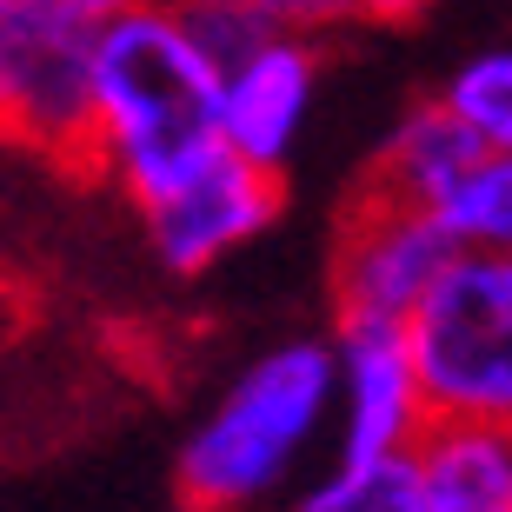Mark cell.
I'll use <instances>...</instances> for the list:
<instances>
[{
    "label": "cell",
    "instance_id": "6da1fadb",
    "mask_svg": "<svg viewBox=\"0 0 512 512\" xmlns=\"http://www.w3.org/2000/svg\"><path fill=\"white\" fill-rule=\"evenodd\" d=\"M213 67L167 0H133L94 27L87 60V173L114 180L133 207L173 187L220 147Z\"/></svg>",
    "mask_w": 512,
    "mask_h": 512
},
{
    "label": "cell",
    "instance_id": "7a4b0ae2",
    "mask_svg": "<svg viewBox=\"0 0 512 512\" xmlns=\"http://www.w3.org/2000/svg\"><path fill=\"white\" fill-rule=\"evenodd\" d=\"M333 439V346L326 333L253 353L180 439V499L207 512H273Z\"/></svg>",
    "mask_w": 512,
    "mask_h": 512
},
{
    "label": "cell",
    "instance_id": "3957f363",
    "mask_svg": "<svg viewBox=\"0 0 512 512\" xmlns=\"http://www.w3.org/2000/svg\"><path fill=\"white\" fill-rule=\"evenodd\" d=\"M426 419L512 426V253L459 247L399 320Z\"/></svg>",
    "mask_w": 512,
    "mask_h": 512
},
{
    "label": "cell",
    "instance_id": "277c9868",
    "mask_svg": "<svg viewBox=\"0 0 512 512\" xmlns=\"http://www.w3.org/2000/svg\"><path fill=\"white\" fill-rule=\"evenodd\" d=\"M94 27L60 0H0V140L87 173Z\"/></svg>",
    "mask_w": 512,
    "mask_h": 512
},
{
    "label": "cell",
    "instance_id": "5b68a950",
    "mask_svg": "<svg viewBox=\"0 0 512 512\" xmlns=\"http://www.w3.org/2000/svg\"><path fill=\"white\" fill-rule=\"evenodd\" d=\"M273 220H280V173L253 167L227 147H213L193 173H180L173 187L140 200L147 247L173 273H213L247 240H260Z\"/></svg>",
    "mask_w": 512,
    "mask_h": 512
},
{
    "label": "cell",
    "instance_id": "8992f818",
    "mask_svg": "<svg viewBox=\"0 0 512 512\" xmlns=\"http://www.w3.org/2000/svg\"><path fill=\"white\" fill-rule=\"evenodd\" d=\"M453 240L386 187H366L340 220L333 247V313L340 320H406L433 273L453 260Z\"/></svg>",
    "mask_w": 512,
    "mask_h": 512
},
{
    "label": "cell",
    "instance_id": "52a82bcc",
    "mask_svg": "<svg viewBox=\"0 0 512 512\" xmlns=\"http://www.w3.org/2000/svg\"><path fill=\"white\" fill-rule=\"evenodd\" d=\"M333 459H399L426 426L393 320H333Z\"/></svg>",
    "mask_w": 512,
    "mask_h": 512
},
{
    "label": "cell",
    "instance_id": "ba28073f",
    "mask_svg": "<svg viewBox=\"0 0 512 512\" xmlns=\"http://www.w3.org/2000/svg\"><path fill=\"white\" fill-rule=\"evenodd\" d=\"M320 100V54L300 34H266L247 54H233L213 87V127L220 147L266 173H286L300 153V133Z\"/></svg>",
    "mask_w": 512,
    "mask_h": 512
},
{
    "label": "cell",
    "instance_id": "9c48e42d",
    "mask_svg": "<svg viewBox=\"0 0 512 512\" xmlns=\"http://www.w3.org/2000/svg\"><path fill=\"white\" fill-rule=\"evenodd\" d=\"M399 459L413 512H512V426L499 419H426Z\"/></svg>",
    "mask_w": 512,
    "mask_h": 512
},
{
    "label": "cell",
    "instance_id": "30bf717a",
    "mask_svg": "<svg viewBox=\"0 0 512 512\" xmlns=\"http://www.w3.org/2000/svg\"><path fill=\"white\" fill-rule=\"evenodd\" d=\"M479 153H486V140H473L439 100H413V107L393 120V133H386L380 167H373V187L426 207V200H433L466 160H479Z\"/></svg>",
    "mask_w": 512,
    "mask_h": 512
},
{
    "label": "cell",
    "instance_id": "8fae6325",
    "mask_svg": "<svg viewBox=\"0 0 512 512\" xmlns=\"http://www.w3.org/2000/svg\"><path fill=\"white\" fill-rule=\"evenodd\" d=\"M419 213H426L453 247L506 253L512 247V153L486 147L479 160H466V167H459Z\"/></svg>",
    "mask_w": 512,
    "mask_h": 512
},
{
    "label": "cell",
    "instance_id": "7c38bea8",
    "mask_svg": "<svg viewBox=\"0 0 512 512\" xmlns=\"http://www.w3.org/2000/svg\"><path fill=\"white\" fill-rule=\"evenodd\" d=\"M273 512H413L406 459H333L326 473H306Z\"/></svg>",
    "mask_w": 512,
    "mask_h": 512
},
{
    "label": "cell",
    "instance_id": "4fadbf2b",
    "mask_svg": "<svg viewBox=\"0 0 512 512\" xmlns=\"http://www.w3.org/2000/svg\"><path fill=\"white\" fill-rule=\"evenodd\" d=\"M433 100L473 133V140L512 153V54L506 47H479V54H466Z\"/></svg>",
    "mask_w": 512,
    "mask_h": 512
},
{
    "label": "cell",
    "instance_id": "5bb4252c",
    "mask_svg": "<svg viewBox=\"0 0 512 512\" xmlns=\"http://www.w3.org/2000/svg\"><path fill=\"white\" fill-rule=\"evenodd\" d=\"M167 7H173V20L193 34V47H200L213 67H227L233 54H247L253 40L280 34V27L266 20L260 0H167Z\"/></svg>",
    "mask_w": 512,
    "mask_h": 512
},
{
    "label": "cell",
    "instance_id": "9a60e30c",
    "mask_svg": "<svg viewBox=\"0 0 512 512\" xmlns=\"http://www.w3.org/2000/svg\"><path fill=\"white\" fill-rule=\"evenodd\" d=\"M260 7H266V20H273L280 34H300V40L360 27V7H353V0H260Z\"/></svg>",
    "mask_w": 512,
    "mask_h": 512
},
{
    "label": "cell",
    "instance_id": "2e32d148",
    "mask_svg": "<svg viewBox=\"0 0 512 512\" xmlns=\"http://www.w3.org/2000/svg\"><path fill=\"white\" fill-rule=\"evenodd\" d=\"M353 7H360V27H413L439 0H353Z\"/></svg>",
    "mask_w": 512,
    "mask_h": 512
},
{
    "label": "cell",
    "instance_id": "e0dca14e",
    "mask_svg": "<svg viewBox=\"0 0 512 512\" xmlns=\"http://www.w3.org/2000/svg\"><path fill=\"white\" fill-rule=\"evenodd\" d=\"M60 7H67V14H80L87 27H100V20H114L120 7H133V0H60Z\"/></svg>",
    "mask_w": 512,
    "mask_h": 512
},
{
    "label": "cell",
    "instance_id": "ac0fdd59",
    "mask_svg": "<svg viewBox=\"0 0 512 512\" xmlns=\"http://www.w3.org/2000/svg\"><path fill=\"white\" fill-rule=\"evenodd\" d=\"M173 512H207V506H187V499H180V506H173Z\"/></svg>",
    "mask_w": 512,
    "mask_h": 512
}]
</instances>
